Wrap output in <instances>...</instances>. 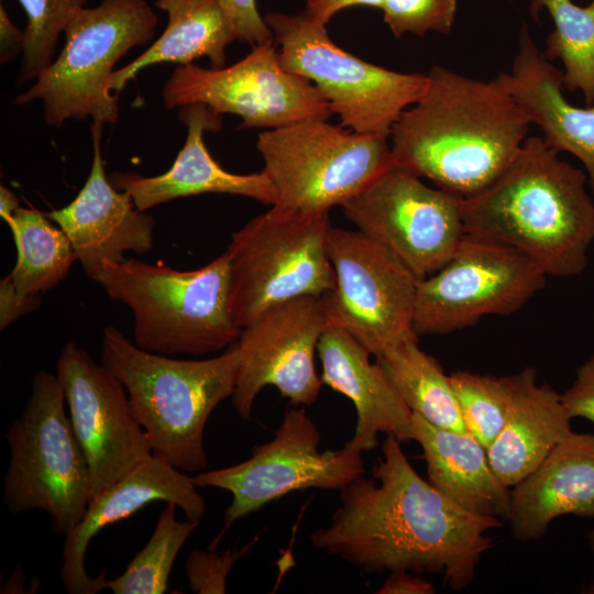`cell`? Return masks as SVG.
<instances>
[{"label": "cell", "mask_w": 594, "mask_h": 594, "mask_svg": "<svg viewBox=\"0 0 594 594\" xmlns=\"http://www.w3.org/2000/svg\"><path fill=\"white\" fill-rule=\"evenodd\" d=\"M256 147L276 190L273 209L329 213L393 164L389 135L311 119L264 130Z\"/></svg>", "instance_id": "ba28073f"}, {"label": "cell", "mask_w": 594, "mask_h": 594, "mask_svg": "<svg viewBox=\"0 0 594 594\" xmlns=\"http://www.w3.org/2000/svg\"><path fill=\"white\" fill-rule=\"evenodd\" d=\"M41 305V295L20 294L9 275L0 280V329L3 330L20 317Z\"/></svg>", "instance_id": "8d00e7d4"}, {"label": "cell", "mask_w": 594, "mask_h": 594, "mask_svg": "<svg viewBox=\"0 0 594 594\" xmlns=\"http://www.w3.org/2000/svg\"><path fill=\"white\" fill-rule=\"evenodd\" d=\"M586 183L542 136H528L490 186L462 198L465 233L521 252L547 276L579 275L594 242Z\"/></svg>", "instance_id": "3957f363"}, {"label": "cell", "mask_w": 594, "mask_h": 594, "mask_svg": "<svg viewBox=\"0 0 594 594\" xmlns=\"http://www.w3.org/2000/svg\"><path fill=\"white\" fill-rule=\"evenodd\" d=\"M20 208L18 196L9 188L0 187V217L7 222Z\"/></svg>", "instance_id": "60d3db41"}, {"label": "cell", "mask_w": 594, "mask_h": 594, "mask_svg": "<svg viewBox=\"0 0 594 594\" xmlns=\"http://www.w3.org/2000/svg\"><path fill=\"white\" fill-rule=\"evenodd\" d=\"M529 9L535 20L542 9L552 18L553 29L542 54L563 64V88L580 89L585 105H594V0L586 7L572 0H530Z\"/></svg>", "instance_id": "f1b7e54d"}, {"label": "cell", "mask_w": 594, "mask_h": 594, "mask_svg": "<svg viewBox=\"0 0 594 594\" xmlns=\"http://www.w3.org/2000/svg\"><path fill=\"white\" fill-rule=\"evenodd\" d=\"M327 326L320 296H300L263 310L237 340L240 363L232 395L240 418L251 417L258 393L273 386L294 405L309 406L322 382L315 353Z\"/></svg>", "instance_id": "2e32d148"}, {"label": "cell", "mask_w": 594, "mask_h": 594, "mask_svg": "<svg viewBox=\"0 0 594 594\" xmlns=\"http://www.w3.org/2000/svg\"><path fill=\"white\" fill-rule=\"evenodd\" d=\"M562 515L594 518V435L571 431L510 487L507 520L517 540L539 539Z\"/></svg>", "instance_id": "7402d4cb"}, {"label": "cell", "mask_w": 594, "mask_h": 594, "mask_svg": "<svg viewBox=\"0 0 594 594\" xmlns=\"http://www.w3.org/2000/svg\"><path fill=\"white\" fill-rule=\"evenodd\" d=\"M418 340L389 348L376 358L377 363L411 413L437 427L466 431L449 375L419 348Z\"/></svg>", "instance_id": "4316f807"}, {"label": "cell", "mask_w": 594, "mask_h": 594, "mask_svg": "<svg viewBox=\"0 0 594 594\" xmlns=\"http://www.w3.org/2000/svg\"><path fill=\"white\" fill-rule=\"evenodd\" d=\"M16 248V262L9 275L23 295H42L57 286L77 261L64 230L46 213L20 207L6 222Z\"/></svg>", "instance_id": "83f0119b"}, {"label": "cell", "mask_w": 594, "mask_h": 594, "mask_svg": "<svg viewBox=\"0 0 594 594\" xmlns=\"http://www.w3.org/2000/svg\"><path fill=\"white\" fill-rule=\"evenodd\" d=\"M100 358L124 386L153 455L185 473L207 469L204 431L215 408L234 393L237 342L210 359L178 360L146 351L108 326Z\"/></svg>", "instance_id": "277c9868"}, {"label": "cell", "mask_w": 594, "mask_h": 594, "mask_svg": "<svg viewBox=\"0 0 594 594\" xmlns=\"http://www.w3.org/2000/svg\"><path fill=\"white\" fill-rule=\"evenodd\" d=\"M157 24L145 0H102L81 9L64 31L59 55L13 103L42 100L51 127L88 118L114 124L119 117V97L111 89L114 65L131 48L148 43Z\"/></svg>", "instance_id": "8992f818"}, {"label": "cell", "mask_w": 594, "mask_h": 594, "mask_svg": "<svg viewBox=\"0 0 594 594\" xmlns=\"http://www.w3.org/2000/svg\"><path fill=\"white\" fill-rule=\"evenodd\" d=\"M56 375L89 464L91 498L150 458L152 448L122 383L78 343L69 341L63 346Z\"/></svg>", "instance_id": "e0dca14e"}, {"label": "cell", "mask_w": 594, "mask_h": 594, "mask_svg": "<svg viewBox=\"0 0 594 594\" xmlns=\"http://www.w3.org/2000/svg\"><path fill=\"white\" fill-rule=\"evenodd\" d=\"M102 123L92 122V164L78 195L47 217L67 234L77 261L94 279L100 266L120 263L124 253L146 254L153 248L154 218L136 208L131 195L116 188L105 170Z\"/></svg>", "instance_id": "d6986e66"}, {"label": "cell", "mask_w": 594, "mask_h": 594, "mask_svg": "<svg viewBox=\"0 0 594 594\" xmlns=\"http://www.w3.org/2000/svg\"><path fill=\"white\" fill-rule=\"evenodd\" d=\"M590 544L591 548L594 550V529L590 532Z\"/></svg>", "instance_id": "b9f144b4"}, {"label": "cell", "mask_w": 594, "mask_h": 594, "mask_svg": "<svg viewBox=\"0 0 594 594\" xmlns=\"http://www.w3.org/2000/svg\"><path fill=\"white\" fill-rule=\"evenodd\" d=\"M461 200L393 162L341 207L359 231L421 279L439 271L464 238Z\"/></svg>", "instance_id": "5bb4252c"}, {"label": "cell", "mask_w": 594, "mask_h": 594, "mask_svg": "<svg viewBox=\"0 0 594 594\" xmlns=\"http://www.w3.org/2000/svg\"><path fill=\"white\" fill-rule=\"evenodd\" d=\"M258 537L240 549L216 548L194 550L186 560V576L189 588L197 594H223L227 592V578L238 560L245 556Z\"/></svg>", "instance_id": "836d02e7"}, {"label": "cell", "mask_w": 594, "mask_h": 594, "mask_svg": "<svg viewBox=\"0 0 594 594\" xmlns=\"http://www.w3.org/2000/svg\"><path fill=\"white\" fill-rule=\"evenodd\" d=\"M179 110L187 138L170 168L152 177L116 172L109 177L116 188L129 193L141 211L177 198L209 193L243 196L271 206L276 202L275 187L264 170L230 173L210 155L204 132L219 130L221 114L204 103L184 106Z\"/></svg>", "instance_id": "ffe728a7"}, {"label": "cell", "mask_w": 594, "mask_h": 594, "mask_svg": "<svg viewBox=\"0 0 594 594\" xmlns=\"http://www.w3.org/2000/svg\"><path fill=\"white\" fill-rule=\"evenodd\" d=\"M193 476L151 455L117 483L90 498L87 509L68 532L62 554L61 580L69 594H96L106 590V572L88 574L85 557L92 538L153 502L174 503L186 519L198 520L206 504Z\"/></svg>", "instance_id": "ac0fdd59"}, {"label": "cell", "mask_w": 594, "mask_h": 594, "mask_svg": "<svg viewBox=\"0 0 594 594\" xmlns=\"http://www.w3.org/2000/svg\"><path fill=\"white\" fill-rule=\"evenodd\" d=\"M176 508L174 503H166L146 544L119 576L107 579L106 587L113 594H162L167 591L175 559L199 525L198 520H177Z\"/></svg>", "instance_id": "f546056e"}, {"label": "cell", "mask_w": 594, "mask_h": 594, "mask_svg": "<svg viewBox=\"0 0 594 594\" xmlns=\"http://www.w3.org/2000/svg\"><path fill=\"white\" fill-rule=\"evenodd\" d=\"M321 382L348 397L356 413L351 442L362 452L374 449L380 433L398 441L413 440V413L387 375L359 341L327 323L317 348Z\"/></svg>", "instance_id": "44dd1931"}, {"label": "cell", "mask_w": 594, "mask_h": 594, "mask_svg": "<svg viewBox=\"0 0 594 594\" xmlns=\"http://www.w3.org/2000/svg\"><path fill=\"white\" fill-rule=\"evenodd\" d=\"M385 0H307L305 12L315 20L326 24L339 11L356 6L382 9Z\"/></svg>", "instance_id": "ab89813d"}, {"label": "cell", "mask_w": 594, "mask_h": 594, "mask_svg": "<svg viewBox=\"0 0 594 594\" xmlns=\"http://www.w3.org/2000/svg\"><path fill=\"white\" fill-rule=\"evenodd\" d=\"M546 278L521 252L465 233L452 257L418 280L414 330L446 334L485 316L510 315L542 289Z\"/></svg>", "instance_id": "4fadbf2b"}, {"label": "cell", "mask_w": 594, "mask_h": 594, "mask_svg": "<svg viewBox=\"0 0 594 594\" xmlns=\"http://www.w3.org/2000/svg\"><path fill=\"white\" fill-rule=\"evenodd\" d=\"M25 31L20 30L0 6V63H10L24 51Z\"/></svg>", "instance_id": "74e56055"}, {"label": "cell", "mask_w": 594, "mask_h": 594, "mask_svg": "<svg viewBox=\"0 0 594 594\" xmlns=\"http://www.w3.org/2000/svg\"><path fill=\"white\" fill-rule=\"evenodd\" d=\"M571 418L583 417L594 424V352L576 371L572 385L561 395Z\"/></svg>", "instance_id": "d590c367"}, {"label": "cell", "mask_w": 594, "mask_h": 594, "mask_svg": "<svg viewBox=\"0 0 594 594\" xmlns=\"http://www.w3.org/2000/svg\"><path fill=\"white\" fill-rule=\"evenodd\" d=\"M108 297L130 308L133 342L164 355H204L237 342L227 250L206 265L179 271L133 257L103 263L95 275Z\"/></svg>", "instance_id": "5b68a950"}, {"label": "cell", "mask_w": 594, "mask_h": 594, "mask_svg": "<svg viewBox=\"0 0 594 594\" xmlns=\"http://www.w3.org/2000/svg\"><path fill=\"white\" fill-rule=\"evenodd\" d=\"M505 424L487 449L490 464L508 487L531 473L572 430L571 417L549 384L525 367Z\"/></svg>", "instance_id": "d4e9b609"}, {"label": "cell", "mask_w": 594, "mask_h": 594, "mask_svg": "<svg viewBox=\"0 0 594 594\" xmlns=\"http://www.w3.org/2000/svg\"><path fill=\"white\" fill-rule=\"evenodd\" d=\"M391 129L393 162L461 198L490 186L528 138L530 120L495 79L432 66Z\"/></svg>", "instance_id": "7a4b0ae2"}, {"label": "cell", "mask_w": 594, "mask_h": 594, "mask_svg": "<svg viewBox=\"0 0 594 594\" xmlns=\"http://www.w3.org/2000/svg\"><path fill=\"white\" fill-rule=\"evenodd\" d=\"M457 9L458 0H385L382 7L384 21L396 37L406 33L448 34Z\"/></svg>", "instance_id": "d6a6232c"}, {"label": "cell", "mask_w": 594, "mask_h": 594, "mask_svg": "<svg viewBox=\"0 0 594 594\" xmlns=\"http://www.w3.org/2000/svg\"><path fill=\"white\" fill-rule=\"evenodd\" d=\"M168 22L163 34L140 56L114 70L111 89L119 94L142 69L158 63L193 64L208 57L212 68L226 66L227 47L238 40L218 0H155Z\"/></svg>", "instance_id": "484cf974"}, {"label": "cell", "mask_w": 594, "mask_h": 594, "mask_svg": "<svg viewBox=\"0 0 594 594\" xmlns=\"http://www.w3.org/2000/svg\"><path fill=\"white\" fill-rule=\"evenodd\" d=\"M435 592L430 582L407 571L391 572L376 591L377 594H432Z\"/></svg>", "instance_id": "f35d334b"}, {"label": "cell", "mask_w": 594, "mask_h": 594, "mask_svg": "<svg viewBox=\"0 0 594 594\" xmlns=\"http://www.w3.org/2000/svg\"><path fill=\"white\" fill-rule=\"evenodd\" d=\"M449 377L466 431L487 451L505 424L521 372L494 376L455 371Z\"/></svg>", "instance_id": "4dcf8cb0"}, {"label": "cell", "mask_w": 594, "mask_h": 594, "mask_svg": "<svg viewBox=\"0 0 594 594\" xmlns=\"http://www.w3.org/2000/svg\"><path fill=\"white\" fill-rule=\"evenodd\" d=\"M264 20L283 67L310 80L344 128L389 135L402 112L426 89L427 74L394 72L343 51L329 37L326 24L305 11L270 12Z\"/></svg>", "instance_id": "9c48e42d"}, {"label": "cell", "mask_w": 594, "mask_h": 594, "mask_svg": "<svg viewBox=\"0 0 594 594\" xmlns=\"http://www.w3.org/2000/svg\"><path fill=\"white\" fill-rule=\"evenodd\" d=\"M28 18L19 84L35 80L54 61L61 35L88 0H18Z\"/></svg>", "instance_id": "1f68e13d"}, {"label": "cell", "mask_w": 594, "mask_h": 594, "mask_svg": "<svg viewBox=\"0 0 594 594\" xmlns=\"http://www.w3.org/2000/svg\"><path fill=\"white\" fill-rule=\"evenodd\" d=\"M228 15L237 38L256 46L274 40L273 33L261 16L256 0H218Z\"/></svg>", "instance_id": "e575fe53"}, {"label": "cell", "mask_w": 594, "mask_h": 594, "mask_svg": "<svg viewBox=\"0 0 594 594\" xmlns=\"http://www.w3.org/2000/svg\"><path fill=\"white\" fill-rule=\"evenodd\" d=\"M162 96L167 109L204 103L219 114H237L243 129L268 130L332 114L310 80L283 67L274 40L253 46L231 66L179 65Z\"/></svg>", "instance_id": "9a60e30c"}, {"label": "cell", "mask_w": 594, "mask_h": 594, "mask_svg": "<svg viewBox=\"0 0 594 594\" xmlns=\"http://www.w3.org/2000/svg\"><path fill=\"white\" fill-rule=\"evenodd\" d=\"M413 440L422 449L428 482L442 495L468 512L508 519L510 487L470 432L437 427L413 413Z\"/></svg>", "instance_id": "cb8c5ba5"}, {"label": "cell", "mask_w": 594, "mask_h": 594, "mask_svg": "<svg viewBox=\"0 0 594 594\" xmlns=\"http://www.w3.org/2000/svg\"><path fill=\"white\" fill-rule=\"evenodd\" d=\"M329 213H287L271 208L231 235L230 309L242 329L266 308L336 287L327 252Z\"/></svg>", "instance_id": "30bf717a"}, {"label": "cell", "mask_w": 594, "mask_h": 594, "mask_svg": "<svg viewBox=\"0 0 594 594\" xmlns=\"http://www.w3.org/2000/svg\"><path fill=\"white\" fill-rule=\"evenodd\" d=\"M327 252L336 287L321 296L327 323L350 333L375 358L419 339L414 330L419 278L386 246L365 235L330 226Z\"/></svg>", "instance_id": "7c38bea8"}, {"label": "cell", "mask_w": 594, "mask_h": 594, "mask_svg": "<svg viewBox=\"0 0 594 594\" xmlns=\"http://www.w3.org/2000/svg\"><path fill=\"white\" fill-rule=\"evenodd\" d=\"M520 106L531 124L557 152H569L585 167L594 195V105H571L563 94L562 72L538 50L524 25L512 70L495 78Z\"/></svg>", "instance_id": "603a6c76"}, {"label": "cell", "mask_w": 594, "mask_h": 594, "mask_svg": "<svg viewBox=\"0 0 594 594\" xmlns=\"http://www.w3.org/2000/svg\"><path fill=\"white\" fill-rule=\"evenodd\" d=\"M372 475L340 491L329 524L310 535L312 546L366 573H429L452 590L469 586L494 546L487 532L503 520L442 495L415 471L393 436H386Z\"/></svg>", "instance_id": "6da1fadb"}, {"label": "cell", "mask_w": 594, "mask_h": 594, "mask_svg": "<svg viewBox=\"0 0 594 594\" xmlns=\"http://www.w3.org/2000/svg\"><path fill=\"white\" fill-rule=\"evenodd\" d=\"M65 404L57 375L37 372L23 411L6 432L10 461L3 480L9 513L43 510L64 535L82 518L91 491L89 464Z\"/></svg>", "instance_id": "52a82bcc"}, {"label": "cell", "mask_w": 594, "mask_h": 594, "mask_svg": "<svg viewBox=\"0 0 594 594\" xmlns=\"http://www.w3.org/2000/svg\"><path fill=\"white\" fill-rule=\"evenodd\" d=\"M319 443L320 432L305 408H290L274 438L253 447L246 460L193 476L198 487L223 490L232 496L222 530L209 548H216L237 520L271 502L306 488L341 491L364 474L362 451L351 441L326 451H319Z\"/></svg>", "instance_id": "8fae6325"}]
</instances>
